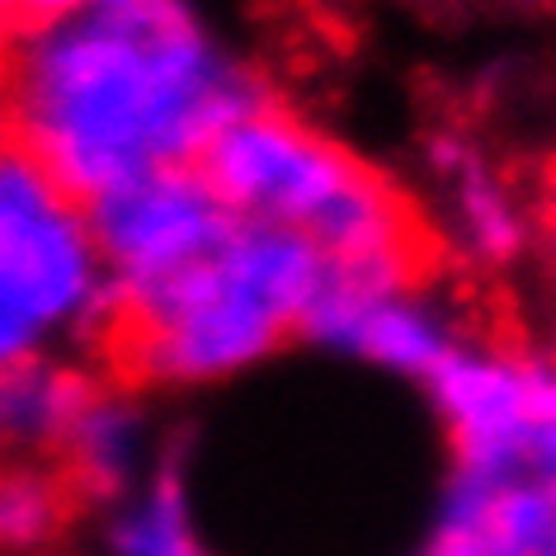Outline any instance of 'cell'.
<instances>
[{
	"instance_id": "obj_1",
	"label": "cell",
	"mask_w": 556,
	"mask_h": 556,
	"mask_svg": "<svg viewBox=\"0 0 556 556\" xmlns=\"http://www.w3.org/2000/svg\"><path fill=\"white\" fill-rule=\"evenodd\" d=\"M260 104L264 80L199 0H86L24 29L5 62L10 137L86 203L123 179L199 165Z\"/></svg>"
},
{
	"instance_id": "obj_2",
	"label": "cell",
	"mask_w": 556,
	"mask_h": 556,
	"mask_svg": "<svg viewBox=\"0 0 556 556\" xmlns=\"http://www.w3.org/2000/svg\"><path fill=\"white\" fill-rule=\"evenodd\" d=\"M330 260L307 236L241 222L213 255L123 312L128 358L156 387H217L269 364L326 283Z\"/></svg>"
},
{
	"instance_id": "obj_3",
	"label": "cell",
	"mask_w": 556,
	"mask_h": 556,
	"mask_svg": "<svg viewBox=\"0 0 556 556\" xmlns=\"http://www.w3.org/2000/svg\"><path fill=\"white\" fill-rule=\"evenodd\" d=\"M199 165L241 222L307 236L326 260H420L406 193L298 114L250 109Z\"/></svg>"
},
{
	"instance_id": "obj_4",
	"label": "cell",
	"mask_w": 556,
	"mask_h": 556,
	"mask_svg": "<svg viewBox=\"0 0 556 556\" xmlns=\"http://www.w3.org/2000/svg\"><path fill=\"white\" fill-rule=\"evenodd\" d=\"M0 307L29 316L48 340L118 321L86 199L15 137H0Z\"/></svg>"
},
{
	"instance_id": "obj_5",
	"label": "cell",
	"mask_w": 556,
	"mask_h": 556,
	"mask_svg": "<svg viewBox=\"0 0 556 556\" xmlns=\"http://www.w3.org/2000/svg\"><path fill=\"white\" fill-rule=\"evenodd\" d=\"M425 396L448 467L556 485V354L467 340Z\"/></svg>"
},
{
	"instance_id": "obj_6",
	"label": "cell",
	"mask_w": 556,
	"mask_h": 556,
	"mask_svg": "<svg viewBox=\"0 0 556 556\" xmlns=\"http://www.w3.org/2000/svg\"><path fill=\"white\" fill-rule=\"evenodd\" d=\"M298 336L415 387L467 344L457 316L420 283V260H330Z\"/></svg>"
},
{
	"instance_id": "obj_7",
	"label": "cell",
	"mask_w": 556,
	"mask_h": 556,
	"mask_svg": "<svg viewBox=\"0 0 556 556\" xmlns=\"http://www.w3.org/2000/svg\"><path fill=\"white\" fill-rule=\"evenodd\" d=\"M86 207L118 298V316L142 307L165 283L203 264L236 227V213L222 203L203 165H165V170L123 179L94 193Z\"/></svg>"
},
{
	"instance_id": "obj_8",
	"label": "cell",
	"mask_w": 556,
	"mask_h": 556,
	"mask_svg": "<svg viewBox=\"0 0 556 556\" xmlns=\"http://www.w3.org/2000/svg\"><path fill=\"white\" fill-rule=\"evenodd\" d=\"M429 189H434L439 222L448 241L471 264L505 269L528 250V207L509 175L467 137H434L425 151Z\"/></svg>"
},
{
	"instance_id": "obj_9",
	"label": "cell",
	"mask_w": 556,
	"mask_h": 556,
	"mask_svg": "<svg viewBox=\"0 0 556 556\" xmlns=\"http://www.w3.org/2000/svg\"><path fill=\"white\" fill-rule=\"evenodd\" d=\"M161 457L165 453L156 448V425H151L147 406L132 392H118V387L94 392L62 448L72 491L100 500V505H114L132 485H142Z\"/></svg>"
},
{
	"instance_id": "obj_10",
	"label": "cell",
	"mask_w": 556,
	"mask_h": 556,
	"mask_svg": "<svg viewBox=\"0 0 556 556\" xmlns=\"http://www.w3.org/2000/svg\"><path fill=\"white\" fill-rule=\"evenodd\" d=\"M94 392L100 387L52 350L10 368L0 378V453L10 463H43L62 453Z\"/></svg>"
},
{
	"instance_id": "obj_11",
	"label": "cell",
	"mask_w": 556,
	"mask_h": 556,
	"mask_svg": "<svg viewBox=\"0 0 556 556\" xmlns=\"http://www.w3.org/2000/svg\"><path fill=\"white\" fill-rule=\"evenodd\" d=\"M104 556H217L179 457L165 453L142 485L109 505Z\"/></svg>"
},
{
	"instance_id": "obj_12",
	"label": "cell",
	"mask_w": 556,
	"mask_h": 556,
	"mask_svg": "<svg viewBox=\"0 0 556 556\" xmlns=\"http://www.w3.org/2000/svg\"><path fill=\"white\" fill-rule=\"evenodd\" d=\"M66 485L43 463H0V547H43L66 519Z\"/></svg>"
},
{
	"instance_id": "obj_13",
	"label": "cell",
	"mask_w": 556,
	"mask_h": 556,
	"mask_svg": "<svg viewBox=\"0 0 556 556\" xmlns=\"http://www.w3.org/2000/svg\"><path fill=\"white\" fill-rule=\"evenodd\" d=\"M80 5H86V0H15V20H24L34 29V24H52V20L76 15Z\"/></svg>"
},
{
	"instance_id": "obj_14",
	"label": "cell",
	"mask_w": 556,
	"mask_h": 556,
	"mask_svg": "<svg viewBox=\"0 0 556 556\" xmlns=\"http://www.w3.org/2000/svg\"><path fill=\"white\" fill-rule=\"evenodd\" d=\"M10 52H15V38H10V20H0V66L10 62Z\"/></svg>"
},
{
	"instance_id": "obj_15",
	"label": "cell",
	"mask_w": 556,
	"mask_h": 556,
	"mask_svg": "<svg viewBox=\"0 0 556 556\" xmlns=\"http://www.w3.org/2000/svg\"><path fill=\"white\" fill-rule=\"evenodd\" d=\"M0 20H15V0H0Z\"/></svg>"
}]
</instances>
